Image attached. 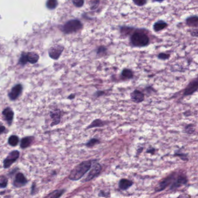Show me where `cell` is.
I'll list each match as a JSON object with an SVG mask.
<instances>
[{
  "label": "cell",
  "instance_id": "2e32d148",
  "mask_svg": "<svg viewBox=\"0 0 198 198\" xmlns=\"http://www.w3.org/2000/svg\"><path fill=\"white\" fill-rule=\"evenodd\" d=\"M105 125V122L103 120L100 119H97L94 120L86 128L87 130H89L90 129H93L95 127H102Z\"/></svg>",
  "mask_w": 198,
  "mask_h": 198
},
{
  "label": "cell",
  "instance_id": "ac0fdd59",
  "mask_svg": "<svg viewBox=\"0 0 198 198\" xmlns=\"http://www.w3.org/2000/svg\"><path fill=\"white\" fill-rule=\"evenodd\" d=\"M167 27V23L163 21H159L153 25V29L155 31H161Z\"/></svg>",
  "mask_w": 198,
  "mask_h": 198
},
{
  "label": "cell",
  "instance_id": "8992f818",
  "mask_svg": "<svg viewBox=\"0 0 198 198\" xmlns=\"http://www.w3.org/2000/svg\"><path fill=\"white\" fill-rule=\"evenodd\" d=\"M188 178L185 175H180L178 176L177 177L174 178L172 183V185L170 187L171 190H175L177 188L182 187L184 185H186L188 183Z\"/></svg>",
  "mask_w": 198,
  "mask_h": 198
},
{
  "label": "cell",
  "instance_id": "484cf974",
  "mask_svg": "<svg viewBox=\"0 0 198 198\" xmlns=\"http://www.w3.org/2000/svg\"><path fill=\"white\" fill-rule=\"evenodd\" d=\"M195 126L192 124L188 125H187L185 127V132L187 133V134H191L193 133V132L195 131Z\"/></svg>",
  "mask_w": 198,
  "mask_h": 198
},
{
  "label": "cell",
  "instance_id": "9c48e42d",
  "mask_svg": "<svg viewBox=\"0 0 198 198\" xmlns=\"http://www.w3.org/2000/svg\"><path fill=\"white\" fill-rule=\"evenodd\" d=\"M22 89H23L22 85L20 84H18L15 85L12 89H11L10 92L8 94L10 99L11 101H14L17 99L22 93Z\"/></svg>",
  "mask_w": 198,
  "mask_h": 198
},
{
  "label": "cell",
  "instance_id": "5bb4252c",
  "mask_svg": "<svg viewBox=\"0 0 198 198\" xmlns=\"http://www.w3.org/2000/svg\"><path fill=\"white\" fill-rule=\"evenodd\" d=\"M2 115L5 120H6L9 123H10L14 119V113L11 108H6L2 112Z\"/></svg>",
  "mask_w": 198,
  "mask_h": 198
},
{
  "label": "cell",
  "instance_id": "603a6c76",
  "mask_svg": "<svg viewBox=\"0 0 198 198\" xmlns=\"http://www.w3.org/2000/svg\"><path fill=\"white\" fill-rule=\"evenodd\" d=\"M65 190H56L52 192V193L47 195V197L49 198H59L60 197L63 193H64Z\"/></svg>",
  "mask_w": 198,
  "mask_h": 198
},
{
  "label": "cell",
  "instance_id": "d4e9b609",
  "mask_svg": "<svg viewBox=\"0 0 198 198\" xmlns=\"http://www.w3.org/2000/svg\"><path fill=\"white\" fill-rule=\"evenodd\" d=\"M57 5V0H48L47 6L50 10L55 9Z\"/></svg>",
  "mask_w": 198,
  "mask_h": 198
},
{
  "label": "cell",
  "instance_id": "9a60e30c",
  "mask_svg": "<svg viewBox=\"0 0 198 198\" xmlns=\"http://www.w3.org/2000/svg\"><path fill=\"white\" fill-rule=\"evenodd\" d=\"M51 117H52V121L51 125H57L61 121V111L59 110H56L51 112Z\"/></svg>",
  "mask_w": 198,
  "mask_h": 198
},
{
  "label": "cell",
  "instance_id": "d6a6232c",
  "mask_svg": "<svg viewBox=\"0 0 198 198\" xmlns=\"http://www.w3.org/2000/svg\"><path fill=\"white\" fill-rule=\"evenodd\" d=\"M174 156H177L180 157L181 159L183 160H187L188 158H187V155L184 154V153H177L176 154H174Z\"/></svg>",
  "mask_w": 198,
  "mask_h": 198
},
{
  "label": "cell",
  "instance_id": "d6986e66",
  "mask_svg": "<svg viewBox=\"0 0 198 198\" xmlns=\"http://www.w3.org/2000/svg\"><path fill=\"white\" fill-rule=\"evenodd\" d=\"M26 55H27V62L31 63H36L39 59L38 55L34 52H30V53L26 54Z\"/></svg>",
  "mask_w": 198,
  "mask_h": 198
},
{
  "label": "cell",
  "instance_id": "cb8c5ba5",
  "mask_svg": "<svg viewBox=\"0 0 198 198\" xmlns=\"http://www.w3.org/2000/svg\"><path fill=\"white\" fill-rule=\"evenodd\" d=\"M99 143L100 141L97 138H92L85 144V145L88 148H93L95 145L99 144Z\"/></svg>",
  "mask_w": 198,
  "mask_h": 198
},
{
  "label": "cell",
  "instance_id": "52a82bcc",
  "mask_svg": "<svg viewBox=\"0 0 198 198\" xmlns=\"http://www.w3.org/2000/svg\"><path fill=\"white\" fill-rule=\"evenodd\" d=\"M19 157V152L17 150L11 152L4 161V167L8 168L15 162Z\"/></svg>",
  "mask_w": 198,
  "mask_h": 198
},
{
  "label": "cell",
  "instance_id": "83f0119b",
  "mask_svg": "<svg viewBox=\"0 0 198 198\" xmlns=\"http://www.w3.org/2000/svg\"><path fill=\"white\" fill-rule=\"evenodd\" d=\"M134 3L136 5H138L139 6H142L145 5L147 2V0H133Z\"/></svg>",
  "mask_w": 198,
  "mask_h": 198
},
{
  "label": "cell",
  "instance_id": "7402d4cb",
  "mask_svg": "<svg viewBox=\"0 0 198 198\" xmlns=\"http://www.w3.org/2000/svg\"><path fill=\"white\" fill-rule=\"evenodd\" d=\"M8 143L10 146H16L19 143V138L16 136H11L8 139Z\"/></svg>",
  "mask_w": 198,
  "mask_h": 198
},
{
  "label": "cell",
  "instance_id": "30bf717a",
  "mask_svg": "<svg viewBox=\"0 0 198 198\" xmlns=\"http://www.w3.org/2000/svg\"><path fill=\"white\" fill-rule=\"evenodd\" d=\"M131 99L135 103H141L145 99V95L138 89H135L130 94Z\"/></svg>",
  "mask_w": 198,
  "mask_h": 198
},
{
  "label": "cell",
  "instance_id": "6da1fadb",
  "mask_svg": "<svg viewBox=\"0 0 198 198\" xmlns=\"http://www.w3.org/2000/svg\"><path fill=\"white\" fill-rule=\"evenodd\" d=\"M93 160H85L73 168L70 173L69 178L72 181H78L89 172L91 167Z\"/></svg>",
  "mask_w": 198,
  "mask_h": 198
},
{
  "label": "cell",
  "instance_id": "1f68e13d",
  "mask_svg": "<svg viewBox=\"0 0 198 198\" xmlns=\"http://www.w3.org/2000/svg\"><path fill=\"white\" fill-rule=\"evenodd\" d=\"M158 57L160 59L166 60V59H168L170 57V55L165 53H161L158 55Z\"/></svg>",
  "mask_w": 198,
  "mask_h": 198
},
{
  "label": "cell",
  "instance_id": "e575fe53",
  "mask_svg": "<svg viewBox=\"0 0 198 198\" xmlns=\"http://www.w3.org/2000/svg\"><path fill=\"white\" fill-rule=\"evenodd\" d=\"M155 149L153 148H149L148 149L147 151H146V153H150V154H152V155H154L155 153Z\"/></svg>",
  "mask_w": 198,
  "mask_h": 198
},
{
  "label": "cell",
  "instance_id": "277c9868",
  "mask_svg": "<svg viewBox=\"0 0 198 198\" xmlns=\"http://www.w3.org/2000/svg\"><path fill=\"white\" fill-rule=\"evenodd\" d=\"M89 172L87 176L84 178L83 180L82 181L83 183H86V182H89V181L92 180L93 179H94V178L97 177L100 172L102 170V166L99 164V163H95L94 165L90 168L89 169Z\"/></svg>",
  "mask_w": 198,
  "mask_h": 198
},
{
  "label": "cell",
  "instance_id": "ba28073f",
  "mask_svg": "<svg viewBox=\"0 0 198 198\" xmlns=\"http://www.w3.org/2000/svg\"><path fill=\"white\" fill-rule=\"evenodd\" d=\"M198 88V78H195L188 84L187 87L185 88V90H184V95L188 96V95H191L193 94L196 91H197Z\"/></svg>",
  "mask_w": 198,
  "mask_h": 198
},
{
  "label": "cell",
  "instance_id": "44dd1931",
  "mask_svg": "<svg viewBox=\"0 0 198 198\" xmlns=\"http://www.w3.org/2000/svg\"><path fill=\"white\" fill-rule=\"evenodd\" d=\"M121 76L123 77L126 79H130L133 77V73L130 69H125L121 72Z\"/></svg>",
  "mask_w": 198,
  "mask_h": 198
},
{
  "label": "cell",
  "instance_id": "8d00e7d4",
  "mask_svg": "<svg viewBox=\"0 0 198 198\" xmlns=\"http://www.w3.org/2000/svg\"><path fill=\"white\" fill-rule=\"evenodd\" d=\"M75 98V95L74 94H71L68 97V99H73Z\"/></svg>",
  "mask_w": 198,
  "mask_h": 198
},
{
  "label": "cell",
  "instance_id": "ffe728a7",
  "mask_svg": "<svg viewBox=\"0 0 198 198\" xmlns=\"http://www.w3.org/2000/svg\"><path fill=\"white\" fill-rule=\"evenodd\" d=\"M187 24L189 26L196 27L198 25V18L197 16H191L187 19Z\"/></svg>",
  "mask_w": 198,
  "mask_h": 198
},
{
  "label": "cell",
  "instance_id": "4dcf8cb0",
  "mask_svg": "<svg viewBox=\"0 0 198 198\" xmlns=\"http://www.w3.org/2000/svg\"><path fill=\"white\" fill-rule=\"evenodd\" d=\"M19 62L22 65H25L26 63L27 62V55L25 53L22 54V57H21Z\"/></svg>",
  "mask_w": 198,
  "mask_h": 198
},
{
  "label": "cell",
  "instance_id": "e0dca14e",
  "mask_svg": "<svg viewBox=\"0 0 198 198\" xmlns=\"http://www.w3.org/2000/svg\"><path fill=\"white\" fill-rule=\"evenodd\" d=\"M33 141V137H26L23 138L21 140V145H20L21 148L25 149L29 147L32 144Z\"/></svg>",
  "mask_w": 198,
  "mask_h": 198
},
{
  "label": "cell",
  "instance_id": "4fadbf2b",
  "mask_svg": "<svg viewBox=\"0 0 198 198\" xmlns=\"http://www.w3.org/2000/svg\"><path fill=\"white\" fill-rule=\"evenodd\" d=\"M133 185V182L126 178L121 179L119 183V188L120 190L126 191Z\"/></svg>",
  "mask_w": 198,
  "mask_h": 198
},
{
  "label": "cell",
  "instance_id": "4316f807",
  "mask_svg": "<svg viewBox=\"0 0 198 198\" xmlns=\"http://www.w3.org/2000/svg\"><path fill=\"white\" fill-rule=\"evenodd\" d=\"M8 180L4 176H1L0 178V188H4L7 186Z\"/></svg>",
  "mask_w": 198,
  "mask_h": 198
},
{
  "label": "cell",
  "instance_id": "f1b7e54d",
  "mask_svg": "<svg viewBox=\"0 0 198 198\" xmlns=\"http://www.w3.org/2000/svg\"><path fill=\"white\" fill-rule=\"evenodd\" d=\"M91 9L94 10L98 7L99 5V0H91Z\"/></svg>",
  "mask_w": 198,
  "mask_h": 198
},
{
  "label": "cell",
  "instance_id": "f546056e",
  "mask_svg": "<svg viewBox=\"0 0 198 198\" xmlns=\"http://www.w3.org/2000/svg\"><path fill=\"white\" fill-rule=\"evenodd\" d=\"M73 4L77 7H81L84 3V0H72Z\"/></svg>",
  "mask_w": 198,
  "mask_h": 198
},
{
  "label": "cell",
  "instance_id": "836d02e7",
  "mask_svg": "<svg viewBox=\"0 0 198 198\" xmlns=\"http://www.w3.org/2000/svg\"><path fill=\"white\" fill-rule=\"evenodd\" d=\"M109 193H106L104 191H101L99 192V194H98V196H101V197H107L109 195Z\"/></svg>",
  "mask_w": 198,
  "mask_h": 198
},
{
  "label": "cell",
  "instance_id": "74e56055",
  "mask_svg": "<svg viewBox=\"0 0 198 198\" xmlns=\"http://www.w3.org/2000/svg\"><path fill=\"white\" fill-rule=\"evenodd\" d=\"M104 94V92H102V91H98V92L97 93V96H100V95H101L102 94Z\"/></svg>",
  "mask_w": 198,
  "mask_h": 198
},
{
  "label": "cell",
  "instance_id": "7c38bea8",
  "mask_svg": "<svg viewBox=\"0 0 198 198\" xmlns=\"http://www.w3.org/2000/svg\"><path fill=\"white\" fill-rule=\"evenodd\" d=\"M63 50V47L61 46H55L51 47L49 51V55L50 57L53 59H57L60 57L61 53Z\"/></svg>",
  "mask_w": 198,
  "mask_h": 198
},
{
  "label": "cell",
  "instance_id": "f35d334b",
  "mask_svg": "<svg viewBox=\"0 0 198 198\" xmlns=\"http://www.w3.org/2000/svg\"><path fill=\"white\" fill-rule=\"evenodd\" d=\"M153 1H156V2H160L163 1L164 0H153Z\"/></svg>",
  "mask_w": 198,
  "mask_h": 198
},
{
  "label": "cell",
  "instance_id": "d590c367",
  "mask_svg": "<svg viewBox=\"0 0 198 198\" xmlns=\"http://www.w3.org/2000/svg\"><path fill=\"white\" fill-rule=\"evenodd\" d=\"M5 130V127L3 125H1V123L0 124V134L1 133H2L3 132H4V131Z\"/></svg>",
  "mask_w": 198,
  "mask_h": 198
},
{
  "label": "cell",
  "instance_id": "8fae6325",
  "mask_svg": "<svg viewBox=\"0 0 198 198\" xmlns=\"http://www.w3.org/2000/svg\"><path fill=\"white\" fill-rule=\"evenodd\" d=\"M27 183V180L24 176V174L22 172H19L16 175L15 180L14 182V185L16 187L19 188L25 185Z\"/></svg>",
  "mask_w": 198,
  "mask_h": 198
},
{
  "label": "cell",
  "instance_id": "7a4b0ae2",
  "mask_svg": "<svg viewBox=\"0 0 198 198\" xmlns=\"http://www.w3.org/2000/svg\"><path fill=\"white\" fill-rule=\"evenodd\" d=\"M130 42L133 47H145L149 42V38L146 33L137 31L131 37Z\"/></svg>",
  "mask_w": 198,
  "mask_h": 198
},
{
  "label": "cell",
  "instance_id": "3957f363",
  "mask_svg": "<svg viewBox=\"0 0 198 198\" xmlns=\"http://www.w3.org/2000/svg\"><path fill=\"white\" fill-rule=\"evenodd\" d=\"M82 27L83 25L80 21L73 19L69 21L63 26L62 30L66 34H70L79 31Z\"/></svg>",
  "mask_w": 198,
  "mask_h": 198
},
{
  "label": "cell",
  "instance_id": "5b68a950",
  "mask_svg": "<svg viewBox=\"0 0 198 198\" xmlns=\"http://www.w3.org/2000/svg\"><path fill=\"white\" fill-rule=\"evenodd\" d=\"M176 177L175 174H170L167 177L164 178L160 181L155 188V191L156 192H159L164 191L168 186L172 184L173 180Z\"/></svg>",
  "mask_w": 198,
  "mask_h": 198
}]
</instances>
